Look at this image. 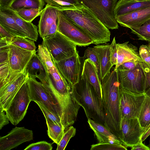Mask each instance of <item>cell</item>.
Returning <instances> with one entry per match:
<instances>
[{
  "mask_svg": "<svg viewBox=\"0 0 150 150\" xmlns=\"http://www.w3.org/2000/svg\"><path fill=\"white\" fill-rule=\"evenodd\" d=\"M9 120L6 112L0 108V129L9 123Z\"/></svg>",
  "mask_w": 150,
  "mask_h": 150,
  "instance_id": "obj_44",
  "label": "cell"
},
{
  "mask_svg": "<svg viewBox=\"0 0 150 150\" xmlns=\"http://www.w3.org/2000/svg\"><path fill=\"white\" fill-rule=\"evenodd\" d=\"M45 2L59 8L67 7L80 4L78 0H44Z\"/></svg>",
  "mask_w": 150,
  "mask_h": 150,
  "instance_id": "obj_36",
  "label": "cell"
},
{
  "mask_svg": "<svg viewBox=\"0 0 150 150\" xmlns=\"http://www.w3.org/2000/svg\"><path fill=\"white\" fill-rule=\"evenodd\" d=\"M131 32L136 35L139 40L150 42V19L147 21L139 28L131 29Z\"/></svg>",
  "mask_w": 150,
  "mask_h": 150,
  "instance_id": "obj_30",
  "label": "cell"
},
{
  "mask_svg": "<svg viewBox=\"0 0 150 150\" xmlns=\"http://www.w3.org/2000/svg\"><path fill=\"white\" fill-rule=\"evenodd\" d=\"M0 25L16 37L25 38L23 32L7 9H0Z\"/></svg>",
  "mask_w": 150,
  "mask_h": 150,
  "instance_id": "obj_26",
  "label": "cell"
},
{
  "mask_svg": "<svg viewBox=\"0 0 150 150\" xmlns=\"http://www.w3.org/2000/svg\"><path fill=\"white\" fill-rule=\"evenodd\" d=\"M87 122L90 127L95 134L98 143L124 144L116 135L105 126L90 119H88Z\"/></svg>",
  "mask_w": 150,
  "mask_h": 150,
  "instance_id": "obj_21",
  "label": "cell"
},
{
  "mask_svg": "<svg viewBox=\"0 0 150 150\" xmlns=\"http://www.w3.org/2000/svg\"><path fill=\"white\" fill-rule=\"evenodd\" d=\"M138 119L142 127L146 129L142 137L145 140L150 134V98L146 95Z\"/></svg>",
  "mask_w": 150,
  "mask_h": 150,
  "instance_id": "obj_27",
  "label": "cell"
},
{
  "mask_svg": "<svg viewBox=\"0 0 150 150\" xmlns=\"http://www.w3.org/2000/svg\"><path fill=\"white\" fill-rule=\"evenodd\" d=\"M42 40V44L47 49L53 61L58 62L69 58L77 51L76 45L57 31Z\"/></svg>",
  "mask_w": 150,
  "mask_h": 150,
  "instance_id": "obj_6",
  "label": "cell"
},
{
  "mask_svg": "<svg viewBox=\"0 0 150 150\" xmlns=\"http://www.w3.org/2000/svg\"><path fill=\"white\" fill-rule=\"evenodd\" d=\"M59 8L47 4L40 15L38 31L42 38L54 34L57 31Z\"/></svg>",
  "mask_w": 150,
  "mask_h": 150,
  "instance_id": "obj_15",
  "label": "cell"
},
{
  "mask_svg": "<svg viewBox=\"0 0 150 150\" xmlns=\"http://www.w3.org/2000/svg\"><path fill=\"white\" fill-rule=\"evenodd\" d=\"M37 51L48 77L49 83L44 86L61 109L65 110L72 107L78 98L75 87L70 86L62 76L45 47L39 45Z\"/></svg>",
  "mask_w": 150,
  "mask_h": 150,
  "instance_id": "obj_1",
  "label": "cell"
},
{
  "mask_svg": "<svg viewBox=\"0 0 150 150\" xmlns=\"http://www.w3.org/2000/svg\"><path fill=\"white\" fill-rule=\"evenodd\" d=\"M16 37L14 35L0 25V38H6L10 42L13 38Z\"/></svg>",
  "mask_w": 150,
  "mask_h": 150,
  "instance_id": "obj_43",
  "label": "cell"
},
{
  "mask_svg": "<svg viewBox=\"0 0 150 150\" xmlns=\"http://www.w3.org/2000/svg\"><path fill=\"white\" fill-rule=\"evenodd\" d=\"M141 64L146 78L144 94L150 98V65L144 62Z\"/></svg>",
  "mask_w": 150,
  "mask_h": 150,
  "instance_id": "obj_39",
  "label": "cell"
},
{
  "mask_svg": "<svg viewBox=\"0 0 150 150\" xmlns=\"http://www.w3.org/2000/svg\"><path fill=\"white\" fill-rule=\"evenodd\" d=\"M139 52L144 62L150 65V50L147 45H141L139 48Z\"/></svg>",
  "mask_w": 150,
  "mask_h": 150,
  "instance_id": "obj_40",
  "label": "cell"
},
{
  "mask_svg": "<svg viewBox=\"0 0 150 150\" xmlns=\"http://www.w3.org/2000/svg\"><path fill=\"white\" fill-rule=\"evenodd\" d=\"M29 76L38 78L45 86L49 83L47 75L45 68L38 54L33 56L25 69Z\"/></svg>",
  "mask_w": 150,
  "mask_h": 150,
  "instance_id": "obj_23",
  "label": "cell"
},
{
  "mask_svg": "<svg viewBox=\"0 0 150 150\" xmlns=\"http://www.w3.org/2000/svg\"><path fill=\"white\" fill-rule=\"evenodd\" d=\"M28 80L20 88L5 111L9 121L14 125L24 118L31 101L29 96Z\"/></svg>",
  "mask_w": 150,
  "mask_h": 150,
  "instance_id": "obj_7",
  "label": "cell"
},
{
  "mask_svg": "<svg viewBox=\"0 0 150 150\" xmlns=\"http://www.w3.org/2000/svg\"><path fill=\"white\" fill-rule=\"evenodd\" d=\"M51 143L45 141H41L31 144L27 146L24 150H52Z\"/></svg>",
  "mask_w": 150,
  "mask_h": 150,
  "instance_id": "obj_38",
  "label": "cell"
},
{
  "mask_svg": "<svg viewBox=\"0 0 150 150\" xmlns=\"http://www.w3.org/2000/svg\"><path fill=\"white\" fill-rule=\"evenodd\" d=\"M136 0V1H141V0Z\"/></svg>",
  "mask_w": 150,
  "mask_h": 150,
  "instance_id": "obj_49",
  "label": "cell"
},
{
  "mask_svg": "<svg viewBox=\"0 0 150 150\" xmlns=\"http://www.w3.org/2000/svg\"><path fill=\"white\" fill-rule=\"evenodd\" d=\"M145 97L144 94L133 92L120 86V108L121 119L138 118Z\"/></svg>",
  "mask_w": 150,
  "mask_h": 150,
  "instance_id": "obj_11",
  "label": "cell"
},
{
  "mask_svg": "<svg viewBox=\"0 0 150 150\" xmlns=\"http://www.w3.org/2000/svg\"><path fill=\"white\" fill-rule=\"evenodd\" d=\"M59 10L87 34L93 44L98 45L110 41L111 34L109 29L84 6L80 4Z\"/></svg>",
  "mask_w": 150,
  "mask_h": 150,
  "instance_id": "obj_3",
  "label": "cell"
},
{
  "mask_svg": "<svg viewBox=\"0 0 150 150\" xmlns=\"http://www.w3.org/2000/svg\"><path fill=\"white\" fill-rule=\"evenodd\" d=\"M115 18L118 23L122 26L130 29H136L150 19V7L133 11Z\"/></svg>",
  "mask_w": 150,
  "mask_h": 150,
  "instance_id": "obj_18",
  "label": "cell"
},
{
  "mask_svg": "<svg viewBox=\"0 0 150 150\" xmlns=\"http://www.w3.org/2000/svg\"><path fill=\"white\" fill-rule=\"evenodd\" d=\"M7 9L22 30L25 38L36 41L38 36V27L31 22L23 20L15 11L9 8Z\"/></svg>",
  "mask_w": 150,
  "mask_h": 150,
  "instance_id": "obj_25",
  "label": "cell"
},
{
  "mask_svg": "<svg viewBox=\"0 0 150 150\" xmlns=\"http://www.w3.org/2000/svg\"><path fill=\"white\" fill-rule=\"evenodd\" d=\"M115 37H114L110 44L111 62L112 66L116 64L117 60V47Z\"/></svg>",
  "mask_w": 150,
  "mask_h": 150,
  "instance_id": "obj_41",
  "label": "cell"
},
{
  "mask_svg": "<svg viewBox=\"0 0 150 150\" xmlns=\"http://www.w3.org/2000/svg\"><path fill=\"white\" fill-rule=\"evenodd\" d=\"M80 97V103L87 119L104 126L105 118L102 99L87 80L81 77L74 86Z\"/></svg>",
  "mask_w": 150,
  "mask_h": 150,
  "instance_id": "obj_4",
  "label": "cell"
},
{
  "mask_svg": "<svg viewBox=\"0 0 150 150\" xmlns=\"http://www.w3.org/2000/svg\"><path fill=\"white\" fill-rule=\"evenodd\" d=\"M23 37H14L11 43L23 49L30 51H35L36 47L34 41Z\"/></svg>",
  "mask_w": 150,
  "mask_h": 150,
  "instance_id": "obj_31",
  "label": "cell"
},
{
  "mask_svg": "<svg viewBox=\"0 0 150 150\" xmlns=\"http://www.w3.org/2000/svg\"><path fill=\"white\" fill-rule=\"evenodd\" d=\"M28 77L25 70L0 89V108L5 111L6 110L13 97Z\"/></svg>",
  "mask_w": 150,
  "mask_h": 150,
  "instance_id": "obj_17",
  "label": "cell"
},
{
  "mask_svg": "<svg viewBox=\"0 0 150 150\" xmlns=\"http://www.w3.org/2000/svg\"><path fill=\"white\" fill-rule=\"evenodd\" d=\"M149 7L150 0H119L117 2L114 10V15L116 18L122 15Z\"/></svg>",
  "mask_w": 150,
  "mask_h": 150,
  "instance_id": "obj_24",
  "label": "cell"
},
{
  "mask_svg": "<svg viewBox=\"0 0 150 150\" xmlns=\"http://www.w3.org/2000/svg\"><path fill=\"white\" fill-rule=\"evenodd\" d=\"M57 31L76 46L86 47L93 44V41L87 34L59 10Z\"/></svg>",
  "mask_w": 150,
  "mask_h": 150,
  "instance_id": "obj_8",
  "label": "cell"
},
{
  "mask_svg": "<svg viewBox=\"0 0 150 150\" xmlns=\"http://www.w3.org/2000/svg\"><path fill=\"white\" fill-rule=\"evenodd\" d=\"M13 0H0V9L9 8Z\"/></svg>",
  "mask_w": 150,
  "mask_h": 150,
  "instance_id": "obj_46",
  "label": "cell"
},
{
  "mask_svg": "<svg viewBox=\"0 0 150 150\" xmlns=\"http://www.w3.org/2000/svg\"><path fill=\"white\" fill-rule=\"evenodd\" d=\"M101 82L104 126L122 141L120 108V84L117 69L114 68L101 80Z\"/></svg>",
  "mask_w": 150,
  "mask_h": 150,
  "instance_id": "obj_2",
  "label": "cell"
},
{
  "mask_svg": "<svg viewBox=\"0 0 150 150\" xmlns=\"http://www.w3.org/2000/svg\"><path fill=\"white\" fill-rule=\"evenodd\" d=\"M45 4L44 0H13L9 8L14 11L22 8L42 10Z\"/></svg>",
  "mask_w": 150,
  "mask_h": 150,
  "instance_id": "obj_28",
  "label": "cell"
},
{
  "mask_svg": "<svg viewBox=\"0 0 150 150\" xmlns=\"http://www.w3.org/2000/svg\"><path fill=\"white\" fill-rule=\"evenodd\" d=\"M36 103L42 111L45 119L47 118L56 124L64 126L61 119L59 115L49 110L40 103Z\"/></svg>",
  "mask_w": 150,
  "mask_h": 150,
  "instance_id": "obj_37",
  "label": "cell"
},
{
  "mask_svg": "<svg viewBox=\"0 0 150 150\" xmlns=\"http://www.w3.org/2000/svg\"><path fill=\"white\" fill-rule=\"evenodd\" d=\"M96 16L108 29H117L119 26L114 15L117 0H78Z\"/></svg>",
  "mask_w": 150,
  "mask_h": 150,
  "instance_id": "obj_5",
  "label": "cell"
},
{
  "mask_svg": "<svg viewBox=\"0 0 150 150\" xmlns=\"http://www.w3.org/2000/svg\"><path fill=\"white\" fill-rule=\"evenodd\" d=\"M147 46L148 47L150 50V42H149V44L147 45Z\"/></svg>",
  "mask_w": 150,
  "mask_h": 150,
  "instance_id": "obj_47",
  "label": "cell"
},
{
  "mask_svg": "<svg viewBox=\"0 0 150 150\" xmlns=\"http://www.w3.org/2000/svg\"><path fill=\"white\" fill-rule=\"evenodd\" d=\"M76 133V129L73 126H70L66 129L62 139L57 144L56 150H64L70 139L74 136Z\"/></svg>",
  "mask_w": 150,
  "mask_h": 150,
  "instance_id": "obj_35",
  "label": "cell"
},
{
  "mask_svg": "<svg viewBox=\"0 0 150 150\" xmlns=\"http://www.w3.org/2000/svg\"><path fill=\"white\" fill-rule=\"evenodd\" d=\"M83 56L82 57V63L85 60L88 59L96 67L100 78V68L98 56L95 48L88 47L85 51Z\"/></svg>",
  "mask_w": 150,
  "mask_h": 150,
  "instance_id": "obj_34",
  "label": "cell"
},
{
  "mask_svg": "<svg viewBox=\"0 0 150 150\" xmlns=\"http://www.w3.org/2000/svg\"><path fill=\"white\" fill-rule=\"evenodd\" d=\"M42 10L32 8H22L18 9L15 11L24 20L31 22L36 17L40 15Z\"/></svg>",
  "mask_w": 150,
  "mask_h": 150,
  "instance_id": "obj_32",
  "label": "cell"
},
{
  "mask_svg": "<svg viewBox=\"0 0 150 150\" xmlns=\"http://www.w3.org/2000/svg\"><path fill=\"white\" fill-rule=\"evenodd\" d=\"M28 81L31 101L40 103L49 110L58 115L62 120V114L59 107L44 85L41 82L38 81L35 78L29 76Z\"/></svg>",
  "mask_w": 150,
  "mask_h": 150,
  "instance_id": "obj_10",
  "label": "cell"
},
{
  "mask_svg": "<svg viewBox=\"0 0 150 150\" xmlns=\"http://www.w3.org/2000/svg\"><path fill=\"white\" fill-rule=\"evenodd\" d=\"M36 52V51H28L10 43L8 57L11 76L8 83L25 70L30 60Z\"/></svg>",
  "mask_w": 150,
  "mask_h": 150,
  "instance_id": "obj_13",
  "label": "cell"
},
{
  "mask_svg": "<svg viewBox=\"0 0 150 150\" xmlns=\"http://www.w3.org/2000/svg\"><path fill=\"white\" fill-rule=\"evenodd\" d=\"M53 62L62 76L70 86H74L79 81L82 66L78 51L70 57Z\"/></svg>",
  "mask_w": 150,
  "mask_h": 150,
  "instance_id": "obj_12",
  "label": "cell"
},
{
  "mask_svg": "<svg viewBox=\"0 0 150 150\" xmlns=\"http://www.w3.org/2000/svg\"><path fill=\"white\" fill-rule=\"evenodd\" d=\"M127 147L123 144L110 143H99L91 146V150H127Z\"/></svg>",
  "mask_w": 150,
  "mask_h": 150,
  "instance_id": "obj_33",
  "label": "cell"
},
{
  "mask_svg": "<svg viewBox=\"0 0 150 150\" xmlns=\"http://www.w3.org/2000/svg\"><path fill=\"white\" fill-rule=\"evenodd\" d=\"M81 67L80 77L87 80L94 88L98 97L102 99L101 80L96 67L88 59L84 61Z\"/></svg>",
  "mask_w": 150,
  "mask_h": 150,
  "instance_id": "obj_19",
  "label": "cell"
},
{
  "mask_svg": "<svg viewBox=\"0 0 150 150\" xmlns=\"http://www.w3.org/2000/svg\"><path fill=\"white\" fill-rule=\"evenodd\" d=\"M49 137L54 142L58 144L62 139L65 129L63 126L60 125L46 118Z\"/></svg>",
  "mask_w": 150,
  "mask_h": 150,
  "instance_id": "obj_29",
  "label": "cell"
},
{
  "mask_svg": "<svg viewBox=\"0 0 150 150\" xmlns=\"http://www.w3.org/2000/svg\"><path fill=\"white\" fill-rule=\"evenodd\" d=\"M131 150H149L150 148L142 143V140L137 144L132 146Z\"/></svg>",
  "mask_w": 150,
  "mask_h": 150,
  "instance_id": "obj_45",
  "label": "cell"
},
{
  "mask_svg": "<svg viewBox=\"0 0 150 150\" xmlns=\"http://www.w3.org/2000/svg\"><path fill=\"white\" fill-rule=\"evenodd\" d=\"M93 47L98 57L100 68V78L102 79L110 72L112 66L111 62L110 44L98 45Z\"/></svg>",
  "mask_w": 150,
  "mask_h": 150,
  "instance_id": "obj_22",
  "label": "cell"
},
{
  "mask_svg": "<svg viewBox=\"0 0 150 150\" xmlns=\"http://www.w3.org/2000/svg\"><path fill=\"white\" fill-rule=\"evenodd\" d=\"M139 63L140 62L137 60H130L123 63L117 69L123 70H132L135 68Z\"/></svg>",
  "mask_w": 150,
  "mask_h": 150,
  "instance_id": "obj_42",
  "label": "cell"
},
{
  "mask_svg": "<svg viewBox=\"0 0 150 150\" xmlns=\"http://www.w3.org/2000/svg\"><path fill=\"white\" fill-rule=\"evenodd\" d=\"M149 146L150 147V140H149Z\"/></svg>",
  "mask_w": 150,
  "mask_h": 150,
  "instance_id": "obj_48",
  "label": "cell"
},
{
  "mask_svg": "<svg viewBox=\"0 0 150 150\" xmlns=\"http://www.w3.org/2000/svg\"><path fill=\"white\" fill-rule=\"evenodd\" d=\"M33 132L24 127H15L0 138V150H10L33 139Z\"/></svg>",
  "mask_w": 150,
  "mask_h": 150,
  "instance_id": "obj_16",
  "label": "cell"
},
{
  "mask_svg": "<svg viewBox=\"0 0 150 150\" xmlns=\"http://www.w3.org/2000/svg\"><path fill=\"white\" fill-rule=\"evenodd\" d=\"M117 60L115 69L118 67L123 63L134 60L140 63L144 61L140 57L137 47L129 42L122 43H117Z\"/></svg>",
  "mask_w": 150,
  "mask_h": 150,
  "instance_id": "obj_20",
  "label": "cell"
},
{
  "mask_svg": "<svg viewBox=\"0 0 150 150\" xmlns=\"http://www.w3.org/2000/svg\"><path fill=\"white\" fill-rule=\"evenodd\" d=\"M146 129L142 127L137 118L121 119V140L127 147H131L142 140Z\"/></svg>",
  "mask_w": 150,
  "mask_h": 150,
  "instance_id": "obj_14",
  "label": "cell"
},
{
  "mask_svg": "<svg viewBox=\"0 0 150 150\" xmlns=\"http://www.w3.org/2000/svg\"><path fill=\"white\" fill-rule=\"evenodd\" d=\"M117 70L122 88L135 93L144 94L146 78L141 63L132 70Z\"/></svg>",
  "mask_w": 150,
  "mask_h": 150,
  "instance_id": "obj_9",
  "label": "cell"
}]
</instances>
